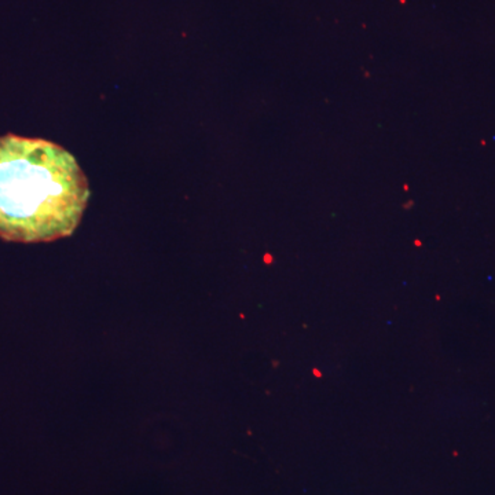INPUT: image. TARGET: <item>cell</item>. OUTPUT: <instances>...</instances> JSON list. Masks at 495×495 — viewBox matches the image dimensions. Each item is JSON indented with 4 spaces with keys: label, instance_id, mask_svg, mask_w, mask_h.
<instances>
[{
    "label": "cell",
    "instance_id": "1",
    "mask_svg": "<svg viewBox=\"0 0 495 495\" xmlns=\"http://www.w3.org/2000/svg\"><path fill=\"white\" fill-rule=\"evenodd\" d=\"M90 198L86 174L62 146L0 136V238L50 242L77 229Z\"/></svg>",
    "mask_w": 495,
    "mask_h": 495
}]
</instances>
